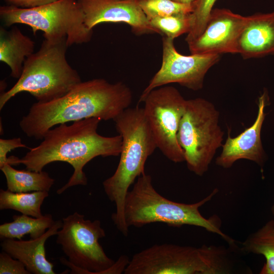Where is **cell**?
<instances>
[{"label":"cell","mask_w":274,"mask_h":274,"mask_svg":"<svg viewBox=\"0 0 274 274\" xmlns=\"http://www.w3.org/2000/svg\"><path fill=\"white\" fill-rule=\"evenodd\" d=\"M0 169L5 176L7 189L12 192H49L54 183V180L43 170L17 169L7 163Z\"/></svg>","instance_id":"obj_18"},{"label":"cell","mask_w":274,"mask_h":274,"mask_svg":"<svg viewBox=\"0 0 274 274\" xmlns=\"http://www.w3.org/2000/svg\"><path fill=\"white\" fill-rule=\"evenodd\" d=\"M0 19L5 26L20 23L32 29L34 35L44 32V39L58 41L66 39L68 46L88 43L93 29L84 22V15L78 0L57 1L32 8L11 5L0 7Z\"/></svg>","instance_id":"obj_8"},{"label":"cell","mask_w":274,"mask_h":274,"mask_svg":"<svg viewBox=\"0 0 274 274\" xmlns=\"http://www.w3.org/2000/svg\"><path fill=\"white\" fill-rule=\"evenodd\" d=\"M86 26L93 29L102 23H123L136 35L156 33L137 0H78Z\"/></svg>","instance_id":"obj_13"},{"label":"cell","mask_w":274,"mask_h":274,"mask_svg":"<svg viewBox=\"0 0 274 274\" xmlns=\"http://www.w3.org/2000/svg\"><path fill=\"white\" fill-rule=\"evenodd\" d=\"M56 235V243L68 258L61 257L60 261L71 273L120 274L129 263L126 255L116 262L109 257L99 243L106 236L100 221L86 219L78 212L62 218Z\"/></svg>","instance_id":"obj_7"},{"label":"cell","mask_w":274,"mask_h":274,"mask_svg":"<svg viewBox=\"0 0 274 274\" xmlns=\"http://www.w3.org/2000/svg\"><path fill=\"white\" fill-rule=\"evenodd\" d=\"M215 188L207 197L193 203L172 201L159 194L154 187L150 175L144 174L137 178L129 190L125 201L124 214L126 223L130 226L142 227L149 224L161 223L174 227L184 225L205 229L223 238L229 245L235 241L221 229V220L217 215L204 217L201 207L211 200L218 192Z\"/></svg>","instance_id":"obj_4"},{"label":"cell","mask_w":274,"mask_h":274,"mask_svg":"<svg viewBox=\"0 0 274 274\" xmlns=\"http://www.w3.org/2000/svg\"><path fill=\"white\" fill-rule=\"evenodd\" d=\"M186 100L177 88L164 85L152 90L143 101L144 114L157 148L175 163L185 161L177 133Z\"/></svg>","instance_id":"obj_10"},{"label":"cell","mask_w":274,"mask_h":274,"mask_svg":"<svg viewBox=\"0 0 274 274\" xmlns=\"http://www.w3.org/2000/svg\"><path fill=\"white\" fill-rule=\"evenodd\" d=\"M148 20L178 14L191 13L195 5L182 4L173 0H137Z\"/></svg>","instance_id":"obj_23"},{"label":"cell","mask_w":274,"mask_h":274,"mask_svg":"<svg viewBox=\"0 0 274 274\" xmlns=\"http://www.w3.org/2000/svg\"><path fill=\"white\" fill-rule=\"evenodd\" d=\"M217 0H196L191 13V27L185 41L187 43L196 39L203 31L213 6Z\"/></svg>","instance_id":"obj_24"},{"label":"cell","mask_w":274,"mask_h":274,"mask_svg":"<svg viewBox=\"0 0 274 274\" xmlns=\"http://www.w3.org/2000/svg\"><path fill=\"white\" fill-rule=\"evenodd\" d=\"M17 148H27L21 142L20 138L11 139H0V168L7 163V154Z\"/></svg>","instance_id":"obj_26"},{"label":"cell","mask_w":274,"mask_h":274,"mask_svg":"<svg viewBox=\"0 0 274 274\" xmlns=\"http://www.w3.org/2000/svg\"><path fill=\"white\" fill-rule=\"evenodd\" d=\"M156 33L175 40L188 33L191 27V13L156 17L148 20Z\"/></svg>","instance_id":"obj_22"},{"label":"cell","mask_w":274,"mask_h":274,"mask_svg":"<svg viewBox=\"0 0 274 274\" xmlns=\"http://www.w3.org/2000/svg\"><path fill=\"white\" fill-rule=\"evenodd\" d=\"M236 53L245 59L274 54V11L247 16L237 41Z\"/></svg>","instance_id":"obj_16"},{"label":"cell","mask_w":274,"mask_h":274,"mask_svg":"<svg viewBox=\"0 0 274 274\" xmlns=\"http://www.w3.org/2000/svg\"><path fill=\"white\" fill-rule=\"evenodd\" d=\"M62 226L57 220L43 234L29 240L6 238L1 243L2 251L20 260L33 274H55L54 264L46 258L45 245L51 236L56 235Z\"/></svg>","instance_id":"obj_15"},{"label":"cell","mask_w":274,"mask_h":274,"mask_svg":"<svg viewBox=\"0 0 274 274\" xmlns=\"http://www.w3.org/2000/svg\"><path fill=\"white\" fill-rule=\"evenodd\" d=\"M240 250L245 253L263 256L265 259L260 274H274V220L249 235L241 244Z\"/></svg>","instance_id":"obj_19"},{"label":"cell","mask_w":274,"mask_h":274,"mask_svg":"<svg viewBox=\"0 0 274 274\" xmlns=\"http://www.w3.org/2000/svg\"><path fill=\"white\" fill-rule=\"evenodd\" d=\"M13 221L0 225V237L22 239L26 234L36 238L43 234L55 223L52 215L47 214L40 218L28 215H14Z\"/></svg>","instance_id":"obj_20"},{"label":"cell","mask_w":274,"mask_h":274,"mask_svg":"<svg viewBox=\"0 0 274 274\" xmlns=\"http://www.w3.org/2000/svg\"><path fill=\"white\" fill-rule=\"evenodd\" d=\"M48 196V191L14 192L1 189L0 210H13L22 214L40 218L43 216L41 206Z\"/></svg>","instance_id":"obj_21"},{"label":"cell","mask_w":274,"mask_h":274,"mask_svg":"<svg viewBox=\"0 0 274 274\" xmlns=\"http://www.w3.org/2000/svg\"><path fill=\"white\" fill-rule=\"evenodd\" d=\"M271 212L273 216H274V204L272 206L271 208Z\"/></svg>","instance_id":"obj_29"},{"label":"cell","mask_w":274,"mask_h":274,"mask_svg":"<svg viewBox=\"0 0 274 274\" xmlns=\"http://www.w3.org/2000/svg\"><path fill=\"white\" fill-rule=\"evenodd\" d=\"M220 57L216 54H182L176 50L174 39L163 37L161 65L142 92L139 104L153 89L170 83L194 91L202 89L206 75Z\"/></svg>","instance_id":"obj_11"},{"label":"cell","mask_w":274,"mask_h":274,"mask_svg":"<svg viewBox=\"0 0 274 274\" xmlns=\"http://www.w3.org/2000/svg\"><path fill=\"white\" fill-rule=\"evenodd\" d=\"M8 5L21 8H32L41 7L58 0H3Z\"/></svg>","instance_id":"obj_27"},{"label":"cell","mask_w":274,"mask_h":274,"mask_svg":"<svg viewBox=\"0 0 274 274\" xmlns=\"http://www.w3.org/2000/svg\"><path fill=\"white\" fill-rule=\"evenodd\" d=\"M235 258L232 249L206 245L199 247L154 245L133 255L125 274H232Z\"/></svg>","instance_id":"obj_5"},{"label":"cell","mask_w":274,"mask_h":274,"mask_svg":"<svg viewBox=\"0 0 274 274\" xmlns=\"http://www.w3.org/2000/svg\"><path fill=\"white\" fill-rule=\"evenodd\" d=\"M176 2L182 3V4H194L196 0H173Z\"/></svg>","instance_id":"obj_28"},{"label":"cell","mask_w":274,"mask_h":274,"mask_svg":"<svg viewBox=\"0 0 274 274\" xmlns=\"http://www.w3.org/2000/svg\"><path fill=\"white\" fill-rule=\"evenodd\" d=\"M113 121L122 138L120 158L115 172L102 182V186L115 204L112 220L119 231L127 236L129 227L124 214L127 194L135 179L145 173L146 162L157 147L143 108H128Z\"/></svg>","instance_id":"obj_3"},{"label":"cell","mask_w":274,"mask_h":274,"mask_svg":"<svg viewBox=\"0 0 274 274\" xmlns=\"http://www.w3.org/2000/svg\"><path fill=\"white\" fill-rule=\"evenodd\" d=\"M0 274H31L19 260L4 251L0 253Z\"/></svg>","instance_id":"obj_25"},{"label":"cell","mask_w":274,"mask_h":274,"mask_svg":"<svg viewBox=\"0 0 274 274\" xmlns=\"http://www.w3.org/2000/svg\"><path fill=\"white\" fill-rule=\"evenodd\" d=\"M101 120L92 117L74 121L71 125L60 124L48 130L43 142L31 148L24 156H9L7 163L22 164L27 169L41 172L50 163L67 162L73 166L74 172L68 182L57 189V193L60 195L74 186L86 185L87 178L83 168L87 163L98 156H118L121 152L120 134L107 137L98 133Z\"/></svg>","instance_id":"obj_1"},{"label":"cell","mask_w":274,"mask_h":274,"mask_svg":"<svg viewBox=\"0 0 274 274\" xmlns=\"http://www.w3.org/2000/svg\"><path fill=\"white\" fill-rule=\"evenodd\" d=\"M132 97L122 82L111 83L100 78L82 81L60 97L33 104L19 126L27 136L41 140L60 124L92 117L114 120L129 108Z\"/></svg>","instance_id":"obj_2"},{"label":"cell","mask_w":274,"mask_h":274,"mask_svg":"<svg viewBox=\"0 0 274 274\" xmlns=\"http://www.w3.org/2000/svg\"><path fill=\"white\" fill-rule=\"evenodd\" d=\"M68 47L66 39H44L39 50L26 58L17 82L1 92L0 110L20 92H28L38 102H45L63 96L81 82L79 74L66 58Z\"/></svg>","instance_id":"obj_6"},{"label":"cell","mask_w":274,"mask_h":274,"mask_svg":"<svg viewBox=\"0 0 274 274\" xmlns=\"http://www.w3.org/2000/svg\"><path fill=\"white\" fill-rule=\"evenodd\" d=\"M267 98L266 92L259 97L257 115L249 127L233 138L230 135V129H228L227 138L222 146V152L216 160L217 165L229 168L237 160L246 159L256 163L262 169L266 157L261 131L266 115L264 109Z\"/></svg>","instance_id":"obj_14"},{"label":"cell","mask_w":274,"mask_h":274,"mask_svg":"<svg viewBox=\"0 0 274 274\" xmlns=\"http://www.w3.org/2000/svg\"><path fill=\"white\" fill-rule=\"evenodd\" d=\"M35 42L16 27L9 30L0 27V61L11 70V76L19 78L26 58L34 53Z\"/></svg>","instance_id":"obj_17"},{"label":"cell","mask_w":274,"mask_h":274,"mask_svg":"<svg viewBox=\"0 0 274 274\" xmlns=\"http://www.w3.org/2000/svg\"><path fill=\"white\" fill-rule=\"evenodd\" d=\"M246 20L247 16L228 9H213L202 32L187 43L190 53H236L237 41Z\"/></svg>","instance_id":"obj_12"},{"label":"cell","mask_w":274,"mask_h":274,"mask_svg":"<svg viewBox=\"0 0 274 274\" xmlns=\"http://www.w3.org/2000/svg\"><path fill=\"white\" fill-rule=\"evenodd\" d=\"M219 111L211 101L199 97L186 100L177 139L187 168L197 176L208 171L223 145L224 133L219 125Z\"/></svg>","instance_id":"obj_9"}]
</instances>
